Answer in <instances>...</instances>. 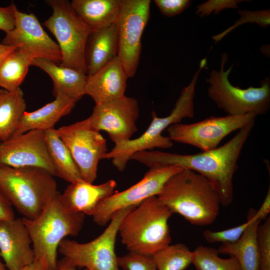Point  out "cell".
<instances>
[{
  "label": "cell",
  "instance_id": "cell-1",
  "mask_svg": "<svg viewBox=\"0 0 270 270\" xmlns=\"http://www.w3.org/2000/svg\"><path fill=\"white\" fill-rule=\"evenodd\" d=\"M254 126V122L246 125L226 144L208 151L182 154L144 150L134 154L130 160L149 168L174 166L196 172L210 182L220 204L228 206L234 198L233 178L238 169V161Z\"/></svg>",
  "mask_w": 270,
  "mask_h": 270
},
{
  "label": "cell",
  "instance_id": "cell-2",
  "mask_svg": "<svg viewBox=\"0 0 270 270\" xmlns=\"http://www.w3.org/2000/svg\"><path fill=\"white\" fill-rule=\"evenodd\" d=\"M157 197L172 214H178L190 224L198 226L212 224L221 205L209 180L186 168L172 176Z\"/></svg>",
  "mask_w": 270,
  "mask_h": 270
},
{
  "label": "cell",
  "instance_id": "cell-3",
  "mask_svg": "<svg viewBox=\"0 0 270 270\" xmlns=\"http://www.w3.org/2000/svg\"><path fill=\"white\" fill-rule=\"evenodd\" d=\"M172 213L157 196L149 198L122 219L118 233L129 252L152 256L170 244L168 224Z\"/></svg>",
  "mask_w": 270,
  "mask_h": 270
},
{
  "label": "cell",
  "instance_id": "cell-4",
  "mask_svg": "<svg viewBox=\"0 0 270 270\" xmlns=\"http://www.w3.org/2000/svg\"><path fill=\"white\" fill-rule=\"evenodd\" d=\"M60 194L37 218H22L32 238L34 260L43 262L47 270H56L60 244L67 236H77L84 220V214L70 210L62 204Z\"/></svg>",
  "mask_w": 270,
  "mask_h": 270
},
{
  "label": "cell",
  "instance_id": "cell-5",
  "mask_svg": "<svg viewBox=\"0 0 270 270\" xmlns=\"http://www.w3.org/2000/svg\"><path fill=\"white\" fill-rule=\"evenodd\" d=\"M205 66L204 62H200L198 70L190 83L183 88L169 115L158 117L156 112H152V122L140 136L114 144V148L104 156L102 159L111 160L114 166L118 170L122 172L131 156L138 152L151 150L154 148H172L173 142L168 136H162V132L170 125L180 123L184 118L194 117L196 85L198 76Z\"/></svg>",
  "mask_w": 270,
  "mask_h": 270
},
{
  "label": "cell",
  "instance_id": "cell-6",
  "mask_svg": "<svg viewBox=\"0 0 270 270\" xmlns=\"http://www.w3.org/2000/svg\"><path fill=\"white\" fill-rule=\"evenodd\" d=\"M0 188L23 217L37 218L60 194L54 176L36 167L0 166Z\"/></svg>",
  "mask_w": 270,
  "mask_h": 270
},
{
  "label": "cell",
  "instance_id": "cell-7",
  "mask_svg": "<svg viewBox=\"0 0 270 270\" xmlns=\"http://www.w3.org/2000/svg\"><path fill=\"white\" fill-rule=\"evenodd\" d=\"M227 60V54H222L220 70H212L206 79V82L210 84L208 90V96L227 115L252 114L256 116L266 113L270 106L269 78L261 81L259 87L243 89L234 86L228 80L233 66L224 70Z\"/></svg>",
  "mask_w": 270,
  "mask_h": 270
},
{
  "label": "cell",
  "instance_id": "cell-8",
  "mask_svg": "<svg viewBox=\"0 0 270 270\" xmlns=\"http://www.w3.org/2000/svg\"><path fill=\"white\" fill-rule=\"evenodd\" d=\"M52 13L44 23L56 39L62 58L60 66L86 74L84 49L92 30L73 10L67 0H48Z\"/></svg>",
  "mask_w": 270,
  "mask_h": 270
},
{
  "label": "cell",
  "instance_id": "cell-9",
  "mask_svg": "<svg viewBox=\"0 0 270 270\" xmlns=\"http://www.w3.org/2000/svg\"><path fill=\"white\" fill-rule=\"evenodd\" d=\"M134 208L130 206L119 210L104 230L89 242L79 243L64 238L58 246V252L78 268L120 270L118 256L115 251L118 228L124 217Z\"/></svg>",
  "mask_w": 270,
  "mask_h": 270
},
{
  "label": "cell",
  "instance_id": "cell-10",
  "mask_svg": "<svg viewBox=\"0 0 270 270\" xmlns=\"http://www.w3.org/2000/svg\"><path fill=\"white\" fill-rule=\"evenodd\" d=\"M56 132L68 148L82 180L92 184L98 162L108 152L106 140L88 118L61 126Z\"/></svg>",
  "mask_w": 270,
  "mask_h": 270
},
{
  "label": "cell",
  "instance_id": "cell-11",
  "mask_svg": "<svg viewBox=\"0 0 270 270\" xmlns=\"http://www.w3.org/2000/svg\"><path fill=\"white\" fill-rule=\"evenodd\" d=\"M256 118L252 114L211 116L192 124H172L166 130L172 142L189 144L206 152L218 148L226 136L254 122Z\"/></svg>",
  "mask_w": 270,
  "mask_h": 270
},
{
  "label": "cell",
  "instance_id": "cell-12",
  "mask_svg": "<svg viewBox=\"0 0 270 270\" xmlns=\"http://www.w3.org/2000/svg\"><path fill=\"white\" fill-rule=\"evenodd\" d=\"M150 0H121L117 22L118 56L128 78L137 70L141 52V38L150 14Z\"/></svg>",
  "mask_w": 270,
  "mask_h": 270
},
{
  "label": "cell",
  "instance_id": "cell-13",
  "mask_svg": "<svg viewBox=\"0 0 270 270\" xmlns=\"http://www.w3.org/2000/svg\"><path fill=\"white\" fill-rule=\"evenodd\" d=\"M178 166L154 167L137 183L120 192H115L102 200L92 215L94 222L104 226L120 210L136 206L146 199L158 195L167 180L182 170Z\"/></svg>",
  "mask_w": 270,
  "mask_h": 270
},
{
  "label": "cell",
  "instance_id": "cell-14",
  "mask_svg": "<svg viewBox=\"0 0 270 270\" xmlns=\"http://www.w3.org/2000/svg\"><path fill=\"white\" fill-rule=\"evenodd\" d=\"M139 114L137 100L125 96L96 104L88 119L94 128L106 132L116 144L132 139L138 130Z\"/></svg>",
  "mask_w": 270,
  "mask_h": 270
},
{
  "label": "cell",
  "instance_id": "cell-15",
  "mask_svg": "<svg viewBox=\"0 0 270 270\" xmlns=\"http://www.w3.org/2000/svg\"><path fill=\"white\" fill-rule=\"evenodd\" d=\"M0 166L38 168L56 176L47 148L45 131L31 130L0 141Z\"/></svg>",
  "mask_w": 270,
  "mask_h": 270
},
{
  "label": "cell",
  "instance_id": "cell-16",
  "mask_svg": "<svg viewBox=\"0 0 270 270\" xmlns=\"http://www.w3.org/2000/svg\"><path fill=\"white\" fill-rule=\"evenodd\" d=\"M15 24L12 30L6 32L0 42L17 46L32 54L35 58H44L60 64V49L44 30L34 14H27L15 7Z\"/></svg>",
  "mask_w": 270,
  "mask_h": 270
},
{
  "label": "cell",
  "instance_id": "cell-17",
  "mask_svg": "<svg viewBox=\"0 0 270 270\" xmlns=\"http://www.w3.org/2000/svg\"><path fill=\"white\" fill-rule=\"evenodd\" d=\"M0 256L8 270H18L34 261L32 238L22 218L0 222Z\"/></svg>",
  "mask_w": 270,
  "mask_h": 270
},
{
  "label": "cell",
  "instance_id": "cell-18",
  "mask_svg": "<svg viewBox=\"0 0 270 270\" xmlns=\"http://www.w3.org/2000/svg\"><path fill=\"white\" fill-rule=\"evenodd\" d=\"M128 76L118 56L95 73L86 75L85 94L96 104L124 96Z\"/></svg>",
  "mask_w": 270,
  "mask_h": 270
},
{
  "label": "cell",
  "instance_id": "cell-19",
  "mask_svg": "<svg viewBox=\"0 0 270 270\" xmlns=\"http://www.w3.org/2000/svg\"><path fill=\"white\" fill-rule=\"evenodd\" d=\"M114 180L94 184L83 180L70 183L60 194L62 204L68 210L92 216L98 204L114 192Z\"/></svg>",
  "mask_w": 270,
  "mask_h": 270
},
{
  "label": "cell",
  "instance_id": "cell-20",
  "mask_svg": "<svg viewBox=\"0 0 270 270\" xmlns=\"http://www.w3.org/2000/svg\"><path fill=\"white\" fill-rule=\"evenodd\" d=\"M117 56V23L92 30L84 49L86 75L95 73Z\"/></svg>",
  "mask_w": 270,
  "mask_h": 270
},
{
  "label": "cell",
  "instance_id": "cell-21",
  "mask_svg": "<svg viewBox=\"0 0 270 270\" xmlns=\"http://www.w3.org/2000/svg\"><path fill=\"white\" fill-rule=\"evenodd\" d=\"M77 102L66 95L59 94L54 100L37 110L26 111L14 134H22L31 130L46 131L54 128L57 122L71 112Z\"/></svg>",
  "mask_w": 270,
  "mask_h": 270
},
{
  "label": "cell",
  "instance_id": "cell-22",
  "mask_svg": "<svg viewBox=\"0 0 270 270\" xmlns=\"http://www.w3.org/2000/svg\"><path fill=\"white\" fill-rule=\"evenodd\" d=\"M31 66L40 68L52 78L55 98L64 94L78 101L86 94V74L44 58H34Z\"/></svg>",
  "mask_w": 270,
  "mask_h": 270
},
{
  "label": "cell",
  "instance_id": "cell-23",
  "mask_svg": "<svg viewBox=\"0 0 270 270\" xmlns=\"http://www.w3.org/2000/svg\"><path fill=\"white\" fill-rule=\"evenodd\" d=\"M263 218L256 210V216L236 242L222 244L218 249L219 254L234 256L241 270H258L259 251L257 230Z\"/></svg>",
  "mask_w": 270,
  "mask_h": 270
},
{
  "label": "cell",
  "instance_id": "cell-24",
  "mask_svg": "<svg viewBox=\"0 0 270 270\" xmlns=\"http://www.w3.org/2000/svg\"><path fill=\"white\" fill-rule=\"evenodd\" d=\"M70 4L92 30L117 23L121 0H72Z\"/></svg>",
  "mask_w": 270,
  "mask_h": 270
},
{
  "label": "cell",
  "instance_id": "cell-25",
  "mask_svg": "<svg viewBox=\"0 0 270 270\" xmlns=\"http://www.w3.org/2000/svg\"><path fill=\"white\" fill-rule=\"evenodd\" d=\"M26 108L20 88L12 91L0 90V141H6L14 134Z\"/></svg>",
  "mask_w": 270,
  "mask_h": 270
},
{
  "label": "cell",
  "instance_id": "cell-26",
  "mask_svg": "<svg viewBox=\"0 0 270 270\" xmlns=\"http://www.w3.org/2000/svg\"><path fill=\"white\" fill-rule=\"evenodd\" d=\"M45 132L47 148L56 176L70 184L82 180L68 148L58 136L56 129L51 128Z\"/></svg>",
  "mask_w": 270,
  "mask_h": 270
},
{
  "label": "cell",
  "instance_id": "cell-27",
  "mask_svg": "<svg viewBox=\"0 0 270 270\" xmlns=\"http://www.w3.org/2000/svg\"><path fill=\"white\" fill-rule=\"evenodd\" d=\"M34 58L20 48L6 56L0 63V86L8 91L19 88Z\"/></svg>",
  "mask_w": 270,
  "mask_h": 270
},
{
  "label": "cell",
  "instance_id": "cell-28",
  "mask_svg": "<svg viewBox=\"0 0 270 270\" xmlns=\"http://www.w3.org/2000/svg\"><path fill=\"white\" fill-rule=\"evenodd\" d=\"M156 270H184L192 263L193 251L184 244H169L152 256Z\"/></svg>",
  "mask_w": 270,
  "mask_h": 270
},
{
  "label": "cell",
  "instance_id": "cell-29",
  "mask_svg": "<svg viewBox=\"0 0 270 270\" xmlns=\"http://www.w3.org/2000/svg\"><path fill=\"white\" fill-rule=\"evenodd\" d=\"M218 254V249L200 246L193 251L192 264L196 270H241L236 257L223 258Z\"/></svg>",
  "mask_w": 270,
  "mask_h": 270
},
{
  "label": "cell",
  "instance_id": "cell-30",
  "mask_svg": "<svg viewBox=\"0 0 270 270\" xmlns=\"http://www.w3.org/2000/svg\"><path fill=\"white\" fill-rule=\"evenodd\" d=\"M256 212L253 208L248 210L246 222L235 227L220 231H212L206 230L203 232V236L208 242L230 243L238 240L247 227L256 216Z\"/></svg>",
  "mask_w": 270,
  "mask_h": 270
},
{
  "label": "cell",
  "instance_id": "cell-31",
  "mask_svg": "<svg viewBox=\"0 0 270 270\" xmlns=\"http://www.w3.org/2000/svg\"><path fill=\"white\" fill-rule=\"evenodd\" d=\"M238 13L240 18L234 24L222 32L214 36L212 38L217 42L222 40L228 33L232 31L238 26L246 22H257L258 24L264 28H266L270 23V10H264L252 12L247 10H239Z\"/></svg>",
  "mask_w": 270,
  "mask_h": 270
},
{
  "label": "cell",
  "instance_id": "cell-32",
  "mask_svg": "<svg viewBox=\"0 0 270 270\" xmlns=\"http://www.w3.org/2000/svg\"><path fill=\"white\" fill-rule=\"evenodd\" d=\"M259 251L258 270H270V218L260 224L257 230Z\"/></svg>",
  "mask_w": 270,
  "mask_h": 270
},
{
  "label": "cell",
  "instance_id": "cell-33",
  "mask_svg": "<svg viewBox=\"0 0 270 270\" xmlns=\"http://www.w3.org/2000/svg\"><path fill=\"white\" fill-rule=\"evenodd\" d=\"M118 263L124 270H156L152 256L132 252L118 257Z\"/></svg>",
  "mask_w": 270,
  "mask_h": 270
},
{
  "label": "cell",
  "instance_id": "cell-34",
  "mask_svg": "<svg viewBox=\"0 0 270 270\" xmlns=\"http://www.w3.org/2000/svg\"><path fill=\"white\" fill-rule=\"evenodd\" d=\"M243 0H210L197 6L196 14L202 18L209 15L212 12L216 14L221 10L228 8H238V4Z\"/></svg>",
  "mask_w": 270,
  "mask_h": 270
},
{
  "label": "cell",
  "instance_id": "cell-35",
  "mask_svg": "<svg viewBox=\"0 0 270 270\" xmlns=\"http://www.w3.org/2000/svg\"><path fill=\"white\" fill-rule=\"evenodd\" d=\"M155 4L164 16L172 17L182 12L189 6V0H155Z\"/></svg>",
  "mask_w": 270,
  "mask_h": 270
},
{
  "label": "cell",
  "instance_id": "cell-36",
  "mask_svg": "<svg viewBox=\"0 0 270 270\" xmlns=\"http://www.w3.org/2000/svg\"><path fill=\"white\" fill-rule=\"evenodd\" d=\"M16 6L14 3L7 6H0V30L6 33L14 27Z\"/></svg>",
  "mask_w": 270,
  "mask_h": 270
},
{
  "label": "cell",
  "instance_id": "cell-37",
  "mask_svg": "<svg viewBox=\"0 0 270 270\" xmlns=\"http://www.w3.org/2000/svg\"><path fill=\"white\" fill-rule=\"evenodd\" d=\"M12 205L0 188V222L15 218Z\"/></svg>",
  "mask_w": 270,
  "mask_h": 270
},
{
  "label": "cell",
  "instance_id": "cell-38",
  "mask_svg": "<svg viewBox=\"0 0 270 270\" xmlns=\"http://www.w3.org/2000/svg\"><path fill=\"white\" fill-rule=\"evenodd\" d=\"M18 270H47V269L43 262L34 260L32 263Z\"/></svg>",
  "mask_w": 270,
  "mask_h": 270
},
{
  "label": "cell",
  "instance_id": "cell-39",
  "mask_svg": "<svg viewBox=\"0 0 270 270\" xmlns=\"http://www.w3.org/2000/svg\"><path fill=\"white\" fill-rule=\"evenodd\" d=\"M56 270H88L86 268L78 269V268L72 264L68 260L62 258L58 262V268Z\"/></svg>",
  "mask_w": 270,
  "mask_h": 270
},
{
  "label": "cell",
  "instance_id": "cell-40",
  "mask_svg": "<svg viewBox=\"0 0 270 270\" xmlns=\"http://www.w3.org/2000/svg\"><path fill=\"white\" fill-rule=\"evenodd\" d=\"M17 48V46H6L0 43V63L6 56Z\"/></svg>",
  "mask_w": 270,
  "mask_h": 270
},
{
  "label": "cell",
  "instance_id": "cell-41",
  "mask_svg": "<svg viewBox=\"0 0 270 270\" xmlns=\"http://www.w3.org/2000/svg\"><path fill=\"white\" fill-rule=\"evenodd\" d=\"M0 270H8L4 262H2L0 256Z\"/></svg>",
  "mask_w": 270,
  "mask_h": 270
},
{
  "label": "cell",
  "instance_id": "cell-42",
  "mask_svg": "<svg viewBox=\"0 0 270 270\" xmlns=\"http://www.w3.org/2000/svg\"></svg>",
  "mask_w": 270,
  "mask_h": 270
}]
</instances>
